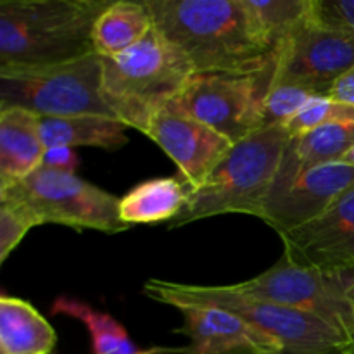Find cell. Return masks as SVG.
Returning a JSON list of instances; mask_svg holds the SVG:
<instances>
[{"label":"cell","instance_id":"cell-30","mask_svg":"<svg viewBox=\"0 0 354 354\" xmlns=\"http://www.w3.org/2000/svg\"><path fill=\"white\" fill-rule=\"evenodd\" d=\"M341 162H346V165L353 166V168H354V145H353L351 149H349V152H348V154H346L344 158L341 159Z\"/></svg>","mask_w":354,"mask_h":354},{"label":"cell","instance_id":"cell-27","mask_svg":"<svg viewBox=\"0 0 354 354\" xmlns=\"http://www.w3.org/2000/svg\"><path fill=\"white\" fill-rule=\"evenodd\" d=\"M41 166L59 169V171L75 173L76 166H78V156L69 147H52L47 149V152H45L44 165Z\"/></svg>","mask_w":354,"mask_h":354},{"label":"cell","instance_id":"cell-29","mask_svg":"<svg viewBox=\"0 0 354 354\" xmlns=\"http://www.w3.org/2000/svg\"><path fill=\"white\" fill-rule=\"evenodd\" d=\"M348 299L351 303L353 313H354V270L349 272V286H348Z\"/></svg>","mask_w":354,"mask_h":354},{"label":"cell","instance_id":"cell-21","mask_svg":"<svg viewBox=\"0 0 354 354\" xmlns=\"http://www.w3.org/2000/svg\"><path fill=\"white\" fill-rule=\"evenodd\" d=\"M50 313L82 322L92 339L93 354H183V348H140L131 341L127 328L111 315L93 310L90 304L73 297H57L52 304Z\"/></svg>","mask_w":354,"mask_h":354},{"label":"cell","instance_id":"cell-24","mask_svg":"<svg viewBox=\"0 0 354 354\" xmlns=\"http://www.w3.org/2000/svg\"><path fill=\"white\" fill-rule=\"evenodd\" d=\"M330 123H354V106L337 102L330 97H315L289 123H286V128L290 137H296Z\"/></svg>","mask_w":354,"mask_h":354},{"label":"cell","instance_id":"cell-16","mask_svg":"<svg viewBox=\"0 0 354 354\" xmlns=\"http://www.w3.org/2000/svg\"><path fill=\"white\" fill-rule=\"evenodd\" d=\"M45 152L40 116L21 107H0V189L41 168Z\"/></svg>","mask_w":354,"mask_h":354},{"label":"cell","instance_id":"cell-5","mask_svg":"<svg viewBox=\"0 0 354 354\" xmlns=\"http://www.w3.org/2000/svg\"><path fill=\"white\" fill-rule=\"evenodd\" d=\"M144 294L171 308L199 304L232 311L277 339L283 354H354L351 341L322 318L294 308L244 299L227 286H190L149 279Z\"/></svg>","mask_w":354,"mask_h":354},{"label":"cell","instance_id":"cell-11","mask_svg":"<svg viewBox=\"0 0 354 354\" xmlns=\"http://www.w3.org/2000/svg\"><path fill=\"white\" fill-rule=\"evenodd\" d=\"M283 256L322 273L354 270V189L322 216L282 237Z\"/></svg>","mask_w":354,"mask_h":354},{"label":"cell","instance_id":"cell-9","mask_svg":"<svg viewBox=\"0 0 354 354\" xmlns=\"http://www.w3.org/2000/svg\"><path fill=\"white\" fill-rule=\"evenodd\" d=\"M349 272L322 273L301 268L286 256L251 280L227 286L237 296L315 315L337 328L354 348V313L348 299Z\"/></svg>","mask_w":354,"mask_h":354},{"label":"cell","instance_id":"cell-2","mask_svg":"<svg viewBox=\"0 0 354 354\" xmlns=\"http://www.w3.org/2000/svg\"><path fill=\"white\" fill-rule=\"evenodd\" d=\"M111 3L0 0V69L64 64L93 54V24Z\"/></svg>","mask_w":354,"mask_h":354},{"label":"cell","instance_id":"cell-6","mask_svg":"<svg viewBox=\"0 0 354 354\" xmlns=\"http://www.w3.org/2000/svg\"><path fill=\"white\" fill-rule=\"evenodd\" d=\"M0 203L23 211L35 225H64L75 230L121 234L120 197L80 178L75 173L38 168L26 178L0 189Z\"/></svg>","mask_w":354,"mask_h":354},{"label":"cell","instance_id":"cell-25","mask_svg":"<svg viewBox=\"0 0 354 354\" xmlns=\"http://www.w3.org/2000/svg\"><path fill=\"white\" fill-rule=\"evenodd\" d=\"M311 17L354 40V0H311Z\"/></svg>","mask_w":354,"mask_h":354},{"label":"cell","instance_id":"cell-17","mask_svg":"<svg viewBox=\"0 0 354 354\" xmlns=\"http://www.w3.org/2000/svg\"><path fill=\"white\" fill-rule=\"evenodd\" d=\"M41 138L52 147H99L118 151L128 142L127 127L116 118L83 114V116H40Z\"/></svg>","mask_w":354,"mask_h":354},{"label":"cell","instance_id":"cell-26","mask_svg":"<svg viewBox=\"0 0 354 354\" xmlns=\"http://www.w3.org/2000/svg\"><path fill=\"white\" fill-rule=\"evenodd\" d=\"M35 221L17 207L0 203V265L6 263L10 252L19 245L24 235L31 230Z\"/></svg>","mask_w":354,"mask_h":354},{"label":"cell","instance_id":"cell-4","mask_svg":"<svg viewBox=\"0 0 354 354\" xmlns=\"http://www.w3.org/2000/svg\"><path fill=\"white\" fill-rule=\"evenodd\" d=\"M290 133L286 124L261 128L237 142L199 189L192 190L169 228L242 213L261 218Z\"/></svg>","mask_w":354,"mask_h":354},{"label":"cell","instance_id":"cell-13","mask_svg":"<svg viewBox=\"0 0 354 354\" xmlns=\"http://www.w3.org/2000/svg\"><path fill=\"white\" fill-rule=\"evenodd\" d=\"M354 189V168L346 162H330L310 169L282 194L270 197L261 220L282 237L330 209Z\"/></svg>","mask_w":354,"mask_h":354},{"label":"cell","instance_id":"cell-18","mask_svg":"<svg viewBox=\"0 0 354 354\" xmlns=\"http://www.w3.org/2000/svg\"><path fill=\"white\" fill-rule=\"evenodd\" d=\"M190 196L180 178H151L120 197V218L131 225L169 223L178 216Z\"/></svg>","mask_w":354,"mask_h":354},{"label":"cell","instance_id":"cell-14","mask_svg":"<svg viewBox=\"0 0 354 354\" xmlns=\"http://www.w3.org/2000/svg\"><path fill=\"white\" fill-rule=\"evenodd\" d=\"M175 310L183 318L176 332L190 341L183 354H283L277 339L223 308L176 304Z\"/></svg>","mask_w":354,"mask_h":354},{"label":"cell","instance_id":"cell-10","mask_svg":"<svg viewBox=\"0 0 354 354\" xmlns=\"http://www.w3.org/2000/svg\"><path fill=\"white\" fill-rule=\"evenodd\" d=\"M353 68L354 40L317 23L308 12L299 26L275 48L273 80L328 97L335 83Z\"/></svg>","mask_w":354,"mask_h":354},{"label":"cell","instance_id":"cell-7","mask_svg":"<svg viewBox=\"0 0 354 354\" xmlns=\"http://www.w3.org/2000/svg\"><path fill=\"white\" fill-rule=\"evenodd\" d=\"M100 85L102 62L95 52L64 64L6 68L0 69V107H21L41 118H116L104 102Z\"/></svg>","mask_w":354,"mask_h":354},{"label":"cell","instance_id":"cell-22","mask_svg":"<svg viewBox=\"0 0 354 354\" xmlns=\"http://www.w3.org/2000/svg\"><path fill=\"white\" fill-rule=\"evenodd\" d=\"M256 28L270 48H275L308 16L311 0H245Z\"/></svg>","mask_w":354,"mask_h":354},{"label":"cell","instance_id":"cell-12","mask_svg":"<svg viewBox=\"0 0 354 354\" xmlns=\"http://www.w3.org/2000/svg\"><path fill=\"white\" fill-rule=\"evenodd\" d=\"M173 159L190 192L199 189L235 144L201 121L166 106L145 131Z\"/></svg>","mask_w":354,"mask_h":354},{"label":"cell","instance_id":"cell-3","mask_svg":"<svg viewBox=\"0 0 354 354\" xmlns=\"http://www.w3.org/2000/svg\"><path fill=\"white\" fill-rule=\"evenodd\" d=\"M100 62L104 102L124 127L144 135L156 114L196 75L185 54L156 26L127 52Z\"/></svg>","mask_w":354,"mask_h":354},{"label":"cell","instance_id":"cell-23","mask_svg":"<svg viewBox=\"0 0 354 354\" xmlns=\"http://www.w3.org/2000/svg\"><path fill=\"white\" fill-rule=\"evenodd\" d=\"M315 97L320 95L299 85L280 83L273 80L272 86H270L268 93H266L265 106H263L261 128L289 123Z\"/></svg>","mask_w":354,"mask_h":354},{"label":"cell","instance_id":"cell-19","mask_svg":"<svg viewBox=\"0 0 354 354\" xmlns=\"http://www.w3.org/2000/svg\"><path fill=\"white\" fill-rule=\"evenodd\" d=\"M55 342V330L31 303L0 297V354H50Z\"/></svg>","mask_w":354,"mask_h":354},{"label":"cell","instance_id":"cell-1","mask_svg":"<svg viewBox=\"0 0 354 354\" xmlns=\"http://www.w3.org/2000/svg\"><path fill=\"white\" fill-rule=\"evenodd\" d=\"M154 26L196 73H252L275 57L245 0H145Z\"/></svg>","mask_w":354,"mask_h":354},{"label":"cell","instance_id":"cell-8","mask_svg":"<svg viewBox=\"0 0 354 354\" xmlns=\"http://www.w3.org/2000/svg\"><path fill=\"white\" fill-rule=\"evenodd\" d=\"M273 76L275 57L252 73H196L168 107L237 144L261 130L263 106Z\"/></svg>","mask_w":354,"mask_h":354},{"label":"cell","instance_id":"cell-15","mask_svg":"<svg viewBox=\"0 0 354 354\" xmlns=\"http://www.w3.org/2000/svg\"><path fill=\"white\" fill-rule=\"evenodd\" d=\"M354 145V123H330L290 137L283 149L270 197L289 189L299 176L318 166L337 162Z\"/></svg>","mask_w":354,"mask_h":354},{"label":"cell","instance_id":"cell-20","mask_svg":"<svg viewBox=\"0 0 354 354\" xmlns=\"http://www.w3.org/2000/svg\"><path fill=\"white\" fill-rule=\"evenodd\" d=\"M154 28L145 0H114L93 24V52L114 57L137 45Z\"/></svg>","mask_w":354,"mask_h":354},{"label":"cell","instance_id":"cell-28","mask_svg":"<svg viewBox=\"0 0 354 354\" xmlns=\"http://www.w3.org/2000/svg\"><path fill=\"white\" fill-rule=\"evenodd\" d=\"M328 97L337 100V102L354 106V68L349 69V71L335 83Z\"/></svg>","mask_w":354,"mask_h":354}]
</instances>
